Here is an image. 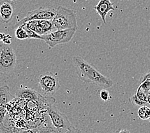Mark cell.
I'll use <instances>...</instances> for the list:
<instances>
[{"label": "cell", "instance_id": "ffe728a7", "mask_svg": "<svg viewBox=\"0 0 150 133\" xmlns=\"http://www.w3.org/2000/svg\"><path fill=\"white\" fill-rule=\"evenodd\" d=\"M5 34L0 33V42H1V41H3V38H4V36H5Z\"/></svg>", "mask_w": 150, "mask_h": 133}, {"label": "cell", "instance_id": "9a60e30c", "mask_svg": "<svg viewBox=\"0 0 150 133\" xmlns=\"http://www.w3.org/2000/svg\"><path fill=\"white\" fill-rule=\"evenodd\" d=\"M100 97L102 100H104V101H107V100H108L109 99V92L107 90L103 89L100 92Z\"/></svg>", "mask_w": 150, "mask_h": 133}, {"label": "cell", "instance_id": "ba28073f", "mask_svg": "<svg viewBox=\"0 0 150 133\" xmlns=\"http://www.w3.org/2000/svg\"><path fill=\"white\" fill-rule=\"evenodd\" d=\"M15 97L21 99L31 100V101L38 102L42 105H44L45 107H46V106H48L49 104H52L50 103L52 102L51 99L48 100L47 97L42 96L38 92L31 88H24L17 90L16 92Z\"/></svg>", "mask_w": 150, "mask_h": 133}, {"label": "cell", "instance_id": "5bb4252c", "mask_svg": "<svg viewBox=\"0 0 150 133\" xmlns=\"http://www.w3.org/2000/svg\"><path fill=\"white\" fill-rule=\"evenodd\" d=\"M15 36L17 39H19V40H25V39L29 38L26 30H24L23 26L17 27L15 31Z\"/></svg>", "mask_w": 150, "mask_h": 133}, {"label": "cell", "instance_id": "3957f363", "mask_svg": "<svg viewBox=\"0 0 150 133\" xmlns=\"http://www.w3.org/2000/svg\"><path fill=\"white\" fill-rule=\"evenodd\" d=\"M17 64V56L10 44L0 43V73L9 74L12 73Z\"/></svg>", "mask_w": 150, "mask_h": 133}, {"label": "cell", "instance_id": "277c9868", "mask_svg": "<svg viewBox=\"0 0 150 133\" xmlns=\"http://www.w3.org/2000/svg\"><path fill=\"white\" fill-rule=\"evenodd\" d=\"M77 29L56 30L51 33L42 36V41L47 44L50 48H54L55 46L66 44L72 40L76 33Z\"/></svg>", "mask_w": 150, "mask_h": 133}, {"label": "cell", "instance_id": "30bf717a", "mask_svg": "<svg viewBox=\"0 0 150 133\" xmlns=\"http://www.w3.org/2000/svg\"><path fill=\"white\" fill-rule=\"evenodd\" d=\"M14 14L13 3L7 0L0 2V21L2 23H8L12 19Z\"/></svg>", "mask_w": 150, "mask_h": 133}, {"label": "cell", "instance_id": "9c48e42d", "mask_svg": "<svg viewBox=\"0 0 150 133\" xmlns=\"http://www.w3.org/2000/svg\"><path fill=\"white\" fill-rule=\"evenodd\" d=\"M14 98L15 97L10 93L8 86L4 85L0 87V129L5 127L3 122L7 112L6 107Z\"/></svg>", "mask_w": 150, "mask_h": 133}, {"label": "cell", "instance_id": "603a6c76", "mask_svg": "<svg viewBox=\"0 0 150 133\" xmlns=\"http://www.w3.org/2000/svg\"><path fill=\"white\" fill-rule=\"evenodd\" d=\"M114 133H117V131H116V132H114Z\"/></svg>", "mask_w": 150, "mask_h": 133}, {"label": "cell", "instance_id": "7402d4cb", "mask_svg": "<svg viewBox=\"0 0 150 133\" xmlns=\"http://www.w3.org/2000/svg\"><path fill=\"white\" fill-rule=\"evenodd\" d=\"M38 133H45V132H40V131H38Z\"/></svg>", "mask_w": 150, "mask_h": 133}, {"label": "cell", "instance_id": "52a82bcc", "mask_svg": "<svg viewBox=\"0 0 150 133\" xmlns=\"http://www.w3.org/2000/svg\"><path fill=\"white\" fill-rule=\"evenodd\" d=\"M55 12L56 10L53 9L40 7V8H38L36 10L30 11L26 14V16L18 21V23L16 24V26L17 27L21 26L24 23L30 21H40L45 19L52 20L55 16Z\"/></svg>", "mask_w": 150, "mask_h": 133}, {"label": "cell", "instance_id": "e0dca14e", "mask_svg": "<svg viewBox=\"0 0 150 133\" xmlns=\"http://www.w3.org/2000/svg\"><path fill=\"white\" fill-rule=\"evenodd\" d=\"M150 80V70L148 71L147 73H145L144 75H142L141 79H140V81L141 83L144 82L146 80Z\"/></svg>", "mask_w": 150, "mask_h": 133}, {"label": "cell", "instance_id": "8fae6325", "mask_svg": "<svg viewBox=\"0 0 150 133\" xmlns=\"http://www.w3.org/2000/svg\"><path fill=\"white\" fill-rule=\"evenodd\" d=\"M94 9L101 17L103 24L106 25V16L110 10H114V3L110 0H99L97 5L94 7Z\"/></svg>", "mask_w": 150, "mask_h": 133}, {"label": "cell", "instance_id": "5b68a950", "mask_svg": "<svg viewBox=\"0 0 150 133\" xmlns=\"http://www.w3.org/2000/svg\"><path fill=\"white\" fill-rule=\"evenodd\" d=\"M45 110L51 124L60 133H63L73 126L65 115L61 112L53 104H49Z\"/></svg>", "mask_w": 150, "mask_h": 133}, {"label": "cell", "instance_id": "44dd1931", "mask_svg": "<svg viewBox=\"0 0 150 133\" xmlns=\"http://www.w3.org/2000/svg\"><path fill=\"white\" fill-rule=\"evenodd\" d=\"M0 133H6L5 130L3 128L2 129H0Z\"/></svg>", "mask_w": 150, "mask_h": 133}, {"label": "cell", "instance_id": "2e32d148", "mask_svg": "<svg viewBox=\"0 0 150 133\" xmlns=\"http://www.w3.org/2000/svg\"><path fill=\"white\" fill-rule=\"evenodd\" d=\"M63 133H82V132L79 129H77L72 126V127H70V129L65 131V132H63Z\"/></svg>", "mask_w": 150, "mask_h": 133}, {"label": "cell", "instance_id": "ac0fdd59", "mask_svg": "<svg viewBox=\"0 0 150 133\" xmlns=\"http://www.w3.org/2000/svg\"><path fill=\"white\" fill-rule=\"evenodd\" d=\"M3 42L6 44H10L12 42V37L9 35H5L4 38H3Z\"/></svg>", "mask_w": 150, "mask_h": 133}, {"label": "cell", "instance_id": "7a4b0ae2", "mask_svg": "<svg viewBox=\"0 0 150 133\" xmlns=\"http://www.w3.org/2000/svg\"><path fill=\"white\" fill-rule=\"evenodd\" d=\"M52 21L56 30L77 29L76 11L62 6L57 7Z\"/></svg>", "mask_w": 150, "mask_h": 133}, {"label": "cell", "instance_id": "cb8c5ba5", "mask_svg": "<svg viewBox=\"0 0 150 133\" xmlns=\"http://www.w3.org/2000/svg\"><path fill=\"white\" fill-rule=\"evenodd\" d=\"M149 121H150V119H149Z\"/></svg>", "mask_w": 150, "mask_h": 133}, {"label": "cell", "instance_id": "4fadbf2b", "mask_svg": "<svg viewBox=\"0 0 150 133\" xmlns=\"http://www.w3.org/2000/svg\"><path fill=\"white\" fill-rule=\"evenodd\" d=\"M138 115L141 119H150V108L148 106H142L138 110Z\"/></svg>", "mask_w": 150, "mask_h": 133}, {"label": "cell", "instance_id": "d6986e66", "mask_svg": "<svg viewBox=\"0 0 150 133\" xmlns=\"http://www.w3.org/2000/svg\"><path fill=\"white\" fill-rule=\"evenodd\" d=\"M117 133H130V132L127 129H121V130L117 131Z\"/></svg>", "mask_w": 150, "mask_h": 133}, {"label": "cell", "instance_id": "8992f818", "mask_svg": "<svg viewBox=\"0 0 150 133\" xmlns=\"http://www.w3.org/2000/svg\"><path fill=\"white\" fill-rule=\"evenodd\" d=\"M38 83L42 94L47 97H51L60 88L58 78L52 73L40 75L38 78Z\"/></svg>", "mask_w": 150, "mask_h": 133}, {"label": "cell", "instance_id": "7c38bea8", "mask_svg": "<svg viewBox=\"0 0 150 133\" xmlns=\"http://www.w3.org/2000/svg\"><path fill=\"white\" fill-rule=\"evenodd\" d=\"M39 24H40V26L45 31V35L51 33V32L53 31L56 30L54 26L52 20H40L39 21Z\"/></svg>", "mask_w": 150, "mask_h": 133}, {"label": "cell", "instance_id": "6da1fadb", "mask_svg": "<svg viewBox=\"0 0 150 133\" xmlns=\"http://www.w3.org/2000/svg\"><path fill=\"white\" fill-rule=\"evenodd\" d=\"M72 62L79 78L88 83L95 84L103 89L111 88L114 83L111 79L103 75L96 68L79 56H74Z\"/></svg>", "mask_w": 150, "mask_h": 133}]
</instances>
